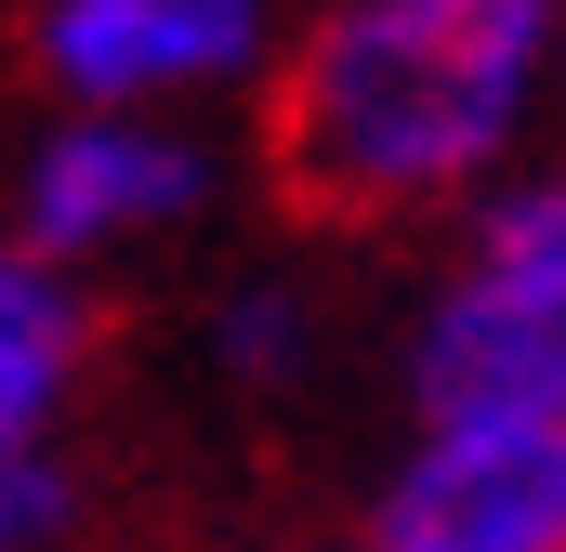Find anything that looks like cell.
I'll return each instance as SVG.
<instances>
[{"label": "cell", "instance_id": "cell-1", "mask_svg": "<svg viewBox=\"0 0 566 552\" xmlns=\"http://www.w3.org/2000/svg\"><path fill=\"white\" fill-rule=\"evenodd\" d=\"M566 0H329L277 53V171L343 224L474 211L527 171Z\"/></svg>", "mask_w": 566, "mask_h": 552}, {"label": "cell", "instance_id": "cell-2", "mask_svg": "<svg viewBox=\"0 0 566 552\" xmlns=\"http://www.w3.org/2000/svg\"><path fill=\"white\" fill-rule=\"evenodd\" d=\"M422 421H566V158H527L474 198L461 264L422 289L409 329Z\"/></svg>", "mask_w": 566, "mask_h": 552}, {"label": "cell", "instance_id": "cell-3", "mask_svg": "<svg viewBox=\"0 0 566 552\" xmlns=\"http://www.w3.org/2000/svg\"><path fill=\"white\" fill-rule=\"evenodd\" d=\"M277 40V0H27V66L66 93V119H171L185 93L251 79Z\"/></svg>", "mask_w": 566, "mask_h": 552}, {"label": "cell", "instance_id": "cell-4", "mask_svg": "<svg viewBox=\"0 0 566 552\" xmlns=\"http://www.w3.org/2000/svg\"><path fill=\"white\" fill-rule=\"evenodd\" d=\"M369 552H566V421H422L369 487Z\"/></svg>", "mask_w": 566, "mask_h": 552}, {"label": "cell", "instance_id": "cell-5", "mask_svg": "<svg viewBox=\"0 0 566 552\" xmlns=\"http://www.w3.org/2000/svg\"><path fill=\"white\" fill-rule=\"evenodd\" d=\"M13 237L40 264H93V251H133V237H171L211 211V145L185 119H53L13 171Z\"/></svg>", "mask_w": 566, "mask_h": 552}, {"label": "cell", "instance_id": "cell-6", "mask_svg": "<svg viewBox=\"0 0 566 552\" xmlns=\"http://www.w3.org/2000/svg\"><path fill=\"white\" fill-rule=\"evenodd\" d=\"M80 369H93V289L0 237V447H53Z\"/></svg>", "mask_w": 566, "mask_h": 552}, {"label": "cell", "instance_id": "cell-7", "mask_svg": "<svg viewBox=\"0 0 566 552\" xmlns=\"http://www.w3.org/2000/svg\"><path fill=\"white\" fill-rule=\"evenodd\" d=\"M211 355H224V382H251V395H290L303 369H316V316H303V289H238L224 302V329H211Z\"/></svg>", "mask_w": 566, "mask_h": 552}, {"label": "cell", "instance_id": "cell-8", "mask_svg": "<svg viewBox=\"0 0 566 552\" xmlns=\"http://www.w3.org/2000/svg\"><path fill=\"white\" fill-rule=\"evenodd\" d=\"M80 527V487L53 447H0V552H53Z\"/></svg>", "mask_w": 566, "mask_h": 552}]
</instances>
